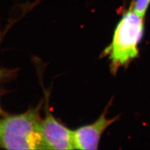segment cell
Masks as SVG:
<instances>
[{"label":"cell","instance_id":"cell-1","mask_svg":"<svg viewBox=\"0 0 150 150\" xmlns=\"http://www.w3.org/2000/svg\"><path fill=\"white\" fill-rule=\"evenodd\" d=\"M144 30V17L136 12L132 2L124 11L114 31L111 44L105 51L110 59L111 71L128 66L139 55L138 45Z\"/></svg>","mask_w":150,"mask_h":150},{"label":"cell","instance_id":"cell-2","mask_svg":"<svg viewBox=\"0 0 150 150\" xmlns=\"http://www.w3.org/2000/svg\"><path fill=\"white\" fill-rule=\"evenodd\" d=\"M39 108L1 120L0 146L7 149H46Z\"/></svg>","mask_w":150,"mask_h":150},{"label":"cell","instance_id":"cell-3","mask_svg":"<svg viewBox=\"0 0 150 150\" xmlns=\"http://www.w3.org/2000/svg\"><path fill=\"white\" fill-rule=\"evenodd\" d=\"M41 131L46 149H74L73 131L69 129L48 109L42 119Z\"/></svg>","mask_w":150,"mask_h":150},{"label":"cell","instance_id":"cell-4","mask_svg":"<svg viewBox=\"0 0 150 150\" xmlns=\"http://www.w3.org/2000/svg\"><path fill=\"white\" fill-rule=\"evenodd\" d=\"M94 123L81 126L73 131V142L74 148L76 149H96L105 131L118 120L119 116L113 118H108V108Z\"/></svg>","mask_w":150,"mask_h":150},{"label":"cell","instance_id":"cell-5","mask_svg":"<svg viewBox=\"0 0 150 150\" xmlns=\"http://www.w3.org/2000/svg\"><path fill=\"white\" fill-rule=\"evenodd\" d=\"M134 10L141 16L144 17L150 4V0H132Z\"/></svg>","mask_w":150,"mask_h":150},{"label":"cell","instance_id":"cell-6","mask_svg":"<svg viewBox=\"0 0 150 150\" xmlns=\"http://www.w3.org/2000/svg\"><path fill=\"white\" fill-rule=\"evenodd\" d=\"M0 128H1V120H0Z\"/></svg>","mask_w":150,"mask_h":150},{"label":"cell","instance_id":"cell-7","mask_svg":"<svg viewBox=\"0 0 150 150\" xmlns=\"http://www.w3.org/2000/svg\"><path fill=\"white\" fill-rule=\"evenodd\" d=\"M1 112V109H0V112Z\"/></svg>","mask_w":150,"mask_h":150}]
</instances>
